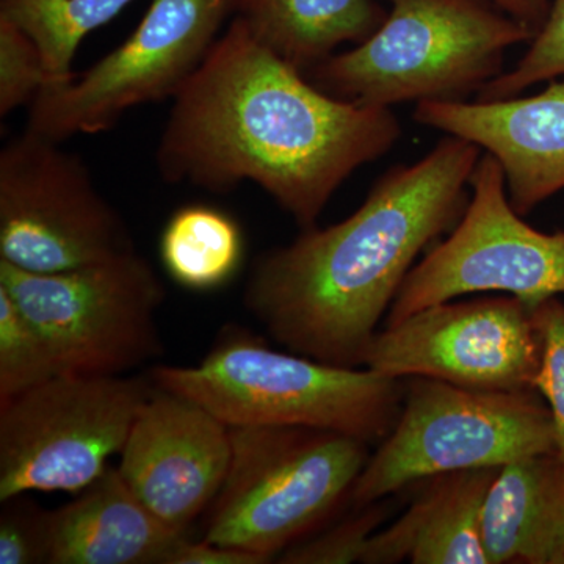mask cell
I'll use <instances>...</instances> for the list:
<instances>
[{
    "label": "cell",
    "mask_w": 564,
    "mask_h": 564,
    "mask_svg": "<svg viewBox=\"0 0 564 564\" xmlns=\"http://www.w3.org/2000/svg\"><path fill=\"white\" fill-rule=\"evenodd\" d=\"M50 84L35 41L0 17V117L31 104Z\"/></svg>",
    "instance_id": "cb8c5ba5"
},
{
    "label": "cell",
    "mask_w": 564,
    "mask_h": 564,
    "mask_svg": "<svg viewBox=\"0 0 564 564\" xmlns=\"http://www.w3.org/2000/svg\"><path fill=\"white\" fill-rule=\"evenodd\" d=\"M231 463L203 540L273 562L348 500L369 445L302 426H229Z\"/></svg>",
    "instance_id": "5b68a950"
},
{
    "label": "cell",
    "mask_w": 564,
    "mask_h": 564,
    "mask_svg": "<svg viewBox=\"0 0 564 564\" xmlns=\"http://www.w3.org/2000/svg\"><path fill=\"white\" fill-rule=\"evenodd\" d=\"M400 133L391 107L322 91L236 17L174 96L155 159L170 184L223 193L254 182L310 229L344 181Z\"/></svg>",
    "instance_id": "6da1fadb"
},
{
    "label": "cell",
    "mask_w": 564,
    "mask_h": 564,
    "mask_svg": "<svg viewBox=\"0 0 564 564\" xmlns=\"http://www.w3.org/2000/svg\"><path fill=\"white\" fill-rule=\"evenodd\" d=\"M556 451L554 421L536 391H484L414 377L402 410L352 486L355 508L426 478L500 467Z\"/></svg>",
    "instance_id": "8992f818"
},
{
    "label": "cell",
    "mask_w": 564,
    "mask_h": 564,
    "mask_svg": "<svg viewBox=\"0 0 564 564\" xmlns=\"http://www.w3.org/2000/svg\"><path fill=\"white\" fill-rule=\"evenodd\" d=\"M414 120L494 155L522 217L564 188V80L525 98L419 102Z\"/></svg>",
    "instance_id": "5bb4252c"
},
{
    "label": "cell",
    "mask_w": 564,
    "mask_h": 564,
    "mask_svg": "<svg viewBox=\"0 0 564 564\" xmlns=\"http://www.w3.org/2000/svg\"><path fill=\"white\" fill-rule=\"evenodd\" d=\"M150 378L228 426H302L367 444L392 432L404 395V380L276 351L243 332L223 334L199 366H158Z\"/></svg>",
    "instance_id": "3957f363"
},
{
    "label": "cell",
    "mask_w": 564,
    "mask_h": 564,
    "mask_svg": "<svg viewBox=\"0 0 564 564\" xmlns=\"http://www.w3.org/2000/svg\"><path fill=\"white\" fill-rule=\"evenodd\" d=\"M236 0H152L118 50L29 104L28 129L62 143L113 128L141 104L174 98L202 66Z\"/></svg>",
    "instance_id": "9c48e42d"
},
{
    "label": "cell",
    "mask_w": 564,
    "mask_h": 564,
    "mask_svg": "<svg viewBox=\"0 0 564 564\" xmlns=\"http://www.w3.org/2000/svg\"><path fill=\"white\" fill-rule=\"evenodd\" d=\"M564 77V0H552L543 28L530 41L514 68L500 74L478 93L477 101L516 98L541 82Z\"/></svg>",
    "instance_id": "7402d4cb"
},
{
    "label": "cell",
    "mask_w": 564,
    "mask_h": 564,
    "mask_svg": "<svg viewBox=\"0 0 564 564\" xmlns=\"http://www.w3.org/2000/svg\"><path fill=\"white\" fill-rule=\"evenodd\" d=\"M383 24L311 70L334 98L367 106L466 101L503 73L534 32L489 0H388Z\"/></svg>",
    "instance_id": "277c9868"
},
{
    "label": "cell",
    "mask_w": 564,
    "mask_h": 564,
    "mask_svg": "<svg viewBox=\"0 0 564 564\" xmlns=\"http://www.w3.org/2000/svg\"><path fill=\"white\" fill-rule=\"evenodd\" d=\"M0 503V564H50L52 511L28 494Z\"/></svg>",
    "instance_id": "d4e9b609"
},
{
    "label": "cell",
    "mask_w": 564,
    "mask_h": 564,
    "mask_svg": "<svg viewBox=\"0 0 564 564\" xmlns=\"http://www.w3.org/2000/svg\"><path fill=\"white\" fill-rule=\"evenodd\" d=\"M489 564H564V456L545 452L500 467L484 508Z\"/></svg>",
    "instance_id": "e0dca14e"
},
{
    "label": "cell",
    "mask_w": 564,
    "mask_h": 564,
    "mask_svg": "<svg viewBox=\"0 0 564 564\" xmlns=\"http://www.w3.org/2000/svg\"><path fill=\"white\" fill-rule=\"evenodd\" d=\"M541 339V366L534 391L543 397L554 421L556 452L564 456V302L560 296L533 307Z\"/></svg>",
    "instance_id": "484cf974"
},
{
    "label": "cell",
    "mask_w": 564,
    "mask_h": 564,
    "mask_svg": "<svg viewBox=\"0 0 564 564\" xmlns=\"http://www.w3.org/2000/svg\"><path fill=\"white\" fill-rule=\"evenodd\" d=\"M386 14L375 0H236L251 35L303 74L340 44L369 39Z\"/></svg>",
    "instance_id": "ac0fdd59"
},
{
    "label": "cell",
    "mask_w": 564,
    "mask_h": 564,
    "mask_svg": "<svg viewBox=\"0 0 564 564\" xmlns=\"http://www.w3.org/2000/svg\"><path fill=\"white\" fill-rule=\"evenodd\" d=\"M132 0H0V17L28 33L41 52L50 85L76 74L73 61L85 36L113 20Z\"/></svg>",
    "instance_id": "ffe728a7"
},
{
    "label": "cell",
    "mask_w": 564,
    "mask_h": 564,
    "mask_svg": "<svg viewBox=\"0 0 564 564\" xmlns=\"http://www.w3.org/2000/svg\"><path fill=\"white\" fill-rule=\"evenodd\" d=\"M470 188L458 225L408 273L386 325L474 293L516 296L532 310L564 295V231L541 232L522 220L508 198L502 166L488 152Z\"/></svg>",
    "instance_id": "8fae6325"
},
{
    "label": "cell",
    "mask_w": 564,
    "mask_h": 564,
    "mask_svg": "<svg viewBox=\"0 0 564 564\" xmlns=\"http://www.w3.org/2000/svg\"><path fill=\"white\" fill-rule=\"evenodd\" d=\"M481 154L473 141L447 135L421 161L395 166L350 217L304 229L259 259L245 291L247 310L289 351L364 367L415 259L462 218Z\"/></svg>",
    "instance_id": "7a4b0ae2"
},
{
    "label": "cell",
    "mask_w": 564,
    "mask_h": 564,
    "mask_svg": "<svg viewBox=\"0 0 564 564\" xmlns=\"http://www.w3.org/2000/svg\"><path fill=\"white\" fill-rule=\"evenodd\" d=\"M540 366L533 310L511 295L425 307L386 325L364 358L392 380L433 378L484 391H534Z\"/></svg>",
    "instance_id": "7c38bea8"
},
{
    "label": "cell",
    "mask_w": 564,
    "mask_h": 564,
    "mask_svg": "<svg viewBox=\"0 0 564 564\" xmlns=\"http://www.w3.org/2000/svg\"><path fill=\"white\" fill-rule=\"evenodd\" d=\"M25 128L0 151V259L58 273L137 251L79 155Z\"/></svg>",
    "instance_id": "30bf717a"
},
{
    "label": "cell",
    "mask_w": 564,
    "mask_h": 564,
    "mask_svg": "<svg viewBox=\"0 0 564 564\" xmlns=\"http://www.w3.org/2000/svg\"><path fill=\"white\" fill-rule=\"evenodd\" d=\"M61 373L50 343L0 288V402Z\"/></svg>",
    "instance_id": "44dd1931"
},
{
    "label": "cell",
    "mask_w": 564,
    "mask_h": 564,
    "mask_svg": "<svg viewBox=\"0 0 564 564\" xmlns=\"http://www.w3.org/2000/svg\"><path fill=\"white\" fill-rule=\"evenodd\" d=\"M161 256L166 272L192 291L226 284L243 258V236L232 217L206 204L181 207L162 234Z\"/></svg>",
    "instance_id": "d6986e66"
},
{
    "label": "cell",
    "mask_w": 564,
    "mask_h": 564,
    "mask_svg": "<svg viewBox=\"0 0 564 564\" xmlns=\"http://www.w3.org/2000/svg\"><path fill=\"white\" fill-rule=\"evenodd\" d=\"M120 455L118 470L141 503L173 532L187 534L225 484L229 426L198 403L155 386Z\"/></svg>",
    "instance_id": "4fadbf2b"
},
{
    "label": "cell",
    "mask_w": 564,
    "mask_h": 564,
    "mask_svg": "<svg viewBox=\"0 0 564 564\" xmlns=\"http://www.w3.org/2000/svg\"><path fill=\"white\" fill-rule=\"evenodd\" d=\"M269 560L242 549L210 543V541H191L182 538L166 560V564H265Z\"/></svg>",
    "instance_id": "4316f807"
},
{
    "label": "cell",
    "mask_w": 564,
    "mask_h": 564,
    "mask_svg": "<svg viewBox=\"0 0 564 564\" xmlns=\"http://www.w3.org/2000/svg\"><path fill=\"white\" fill-rule=\"evenodd\" d=\"M500 469H467L423 480V491L367 545L364 564H489L484 508Z\"/></svg>",
    "instance_id": "9a60e30c"
},
{
    "label": "cell",
    "mask_w": 564,
    "mask_h": 564,
    "mask_svg": "<svg viewBox=\"0 0 564 564\" xmlns=\"http://www.w3.org/2000/svg\"><path fill=\"white\" fill-rule=\"evenodd\" d=\"M151 378L61 373L0 402V502L82 492L121 454Z\"/></svg>",
    "instance_id": "ba28073f"
},
{
    "label": "cell",
    "mask_w": 564,
    "mask_h": 564,
    "mask_svg": "<svg viewBox=\"0 0 564 564\" xmlns=\"http://www.w3.org/2000/svg\"><path fill=\"white\" fill-rule=\"evenodd\" d=\"M489 2L508 17L524 24L534 32V35L543 28L552 7V0H489Z\"/></svg>",
    "instance_id": "83f0119b"
},
{
    "label": "cell",
    "mask_w": 564,
    "mask_h": 564,
    "mask_svg": "<svg viewBox=\"0 0 564 564\" xmlns=\"http://www.w3.org/2000/svg\"><path fill=\"white\" fill-rule=\"evenodd\" d=\"M187 534L173 532L107 467L73 502L52 511L50 564H166Z\"/></svg>",
    "instance_id": "2e32d148"
},
{
    "label": "cell",
    "mask_w": 564,
    "mask_h": 564,
    "mask_svg": "<svg viewBox=\"0 0 564 564\" xmlns=\"http://www.w3.org/2000/svg\"><path fill=\"white\" fill-rule=\"evenodd\" d=\"M0 288L50 343L62 373L121 377L163 352L165 288L137 251L58 273L0 259Z\"/></svg>",
    "instance_id": "52a82bcc"
},
{
    "label": "cell",
    "mask_w": 564,
    "mask_h": 564,
    "mask_svg": "<svg viewBox=\"0 0 564 564\" xmlns=\"http://www.w3.org/2000/svg\"><path fill=\"white\" fill-rule=\"evenodd\" d=\"M375 502L355 508V513L336 522L328 530L304 538L282 552L278 562L284 564L361 563L367 545L388 518V505Z\"/></svg>",
    "instance_id": "603a6c76"
}]
</instances>
